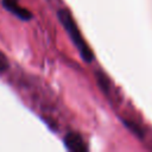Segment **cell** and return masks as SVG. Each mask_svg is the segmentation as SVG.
Segmentation results:
<instances>
[{
  "instance_id": "obj_1",
  "label": "cell",
  "mask_w": 152,
  "mask_h": 152,
  "mask_svg": "<svg viewBox=\"0 0 152 152\" xmlns=\"http://www.w3.org/2000/svg\"><path fill=\"white\" fill-rule=\"evenodd\" d=\"M57 17L61 21V24L63 25V27L65 28L66 33L69 34L70 39L72 40L74 45L77 48L81 57L86 61V62H91L93 58H94V55L91 52V50L88 48L87 43L84 42V39L82 38V34L78 30V27L76 26L70 12L65 8H62L57 12Z\"/></svg>"
},
{
  "instance_id": "obj_4",
  "label": "cell",
  "mask_w": 152,
  "mask_h": 152,
  "mask_svg": "<svg viewBox=\"0 0 152 152\" xmlns=\"http://www.w3.org/2000/svg\"><path fill=\"white\" fill-rule=\"evenodd\" d=\"M8 66H10V63H8L7 57L0 51V72L6 71L8 69Z\"/></svg>"
},
{
  "instance_id": "obj_2",
  "label": "cell",
  "mask_w": 152,
  "mask_h": 152,
  "mask_svg": "<svg viewBox=\"0 0 152 152\" xmlns=\"http://www.w3.org/2000/svg\"><path fill=\"white\" fill-rule=\"evenodd\" d=\"M64 145L69 151H74V152H84V151H87V146H86L82 137L76 132H70L65 135Z\"/></svg>"
},
{
  "instance_id": "obj_3",
  "label": "cell",
  "mask_w": 152,
  "mask_h": 152,
  "mask_svg": "<svg viewBox=\"0 0 152 152\" xmlns=\"http://www.w3.org/2000/svg\"><path fill=\"white\" fill-rule=\"evenodd\" d=\"M2 6L10 11L11 13H13L15 17H18L21 20H30L32 18V14L28 10L21 7L18 4V0H2Z\"/></svg>"
}]
</instances>
